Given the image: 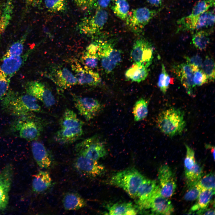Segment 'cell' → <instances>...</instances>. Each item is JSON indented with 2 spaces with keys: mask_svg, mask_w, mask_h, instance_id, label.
I'll return each instance as SVG.
<instances>
[{
  "mask_svg": "<svg viewBox=\"0 0 215 215\" xmlns=\"http://www.w3.org/2000/svg\"><path fill=\"white\" fill-rule=\"evenodd\" d=\"M1 100L2 109L15 116L20 117L42 111L38 100L26 92L19 93L9 89Z\"/></svg>",
  "mask_w": 215,
  "mask_h": 215,
  "instance_id": "obj_1",
  "label": "cell"
},
{
  "mask_svg": "<svg viewBox=\"0 0 215 215\" xmlns=\"http://www.w3.org/2000/svg\"><path fill=\"white\" fill-rule=\"evenodd\" d=\"M156 123L161 132L171 137L181 134L186 125L184 112L174 108L161 111L158 116Z\"/></svg>",
  "mask_w": 215,
  "mask_h": 215,
  "instance_id": "obj_2",
  "label": "cell"
},
{
  "mask_svg": "<svg viewBox=\"0 0 215 215\" xmlns=\"http://www.w3.org/2000/svg\"><path fill=\"white\" fill-rule=\"evenodd\" d=\"M145 179L136 170L129 168L115 174L110 182L112 185L123 189L132 197H135L139 186Z\"/></svg>",
  "mask_w": 215,
  "mask_h": 215,
  "instance_id": "obj_3",
  "label": "cell"
},
{
  "mask_svg": "<svg viewBox=\"0 0 215 215\" xmlns=\"http://www.w3.org/2000/svg\"><path fill=\"white\" fill-rule=\"evenodd\" d=\"M19 117L12 124L11 130L21 138L36 140L41 135L42 130L39 121L32 113Z\"/></svg>",
  "mask_w": 215,
  "mask_h": 215,
  "instance_id": "obj_4",
  "label": "cell"
},
{
  "mask_svg": "<svg viewBox=\"0 0 215 215\" xmlns=\"http://www.w3.org/2000/svg\"><path fill=\"white\" fill-rule=\"evenodd\" d=\"M215 16L214 10H208L197 16L190 15L183 17L177 22V33L180 31L198 30L214 26Z\"/></svg>",
  "mask_w": 215,
  "mask_h": 215,
  "instance_id": "obj_5",
  "label": "cell"
},
{
  "mask_svg": "<svg viewBox=\"0 0 215 215\" xmlns=\"http://www.w3.org/2000/svg\"><path fill=\"white\" fill-rule=\"evenodd\" d=\"M75 148L77 155L96 161L104 157L107 153L104 142L96 136L84 139Z\"/></svg>",
  "mask_w": 215,
  "mask_h": 215,
  "instance_id": "obj_6",
  "label": "cell"
},
{
  "mask_svg": "<svg viewBox=\"0 0 215 215\" xmlns=\"http://www.w3.org/2000/svg\"><path fill=\"white\" fill-rule=\"evenodd\" d=\"M161 10H150L146 7L132 9L129 11L126 19V24L131 31L139 34Z\"/></svg>",
  "mask_w": 215,
  "mask_h": 215,
  "instance_id": "obj_7",
  "label": "cell"
},
{
  "mask_svg": "<svg viewBox=\"0 0 215 215\" xmlns=\"http://www.w3.org/2000/svg\"><path fill=\"white\" fill-rule=\"evenodd\" d=\"M108 18V13L104 9H97L93 15L82 18L77 28L82 34L90 36L95 35L102 29Z\"/></svg>",
  "mask_w": 215,
  "mask_h": 215,
  "instance_id": "obj_8",
  "label": "cell"
},
{
  "mask_svg": "<svg viewBox=\"0 0 215 215\" xmlns=\"http://www.w3.org/2000/svg\"><path fill=\"white\" fill-rule=\"evenodd\" d=\"M97 43V54L101 65L106 72L110 73L121 62V52L107 42L99 41Z\"/></svg>",
  "mask_w": 215,
  "mask_h": 215,
  "instance_id": "obj_9",
  "label": "cell"
},
{
  "mask_svg": "<svg viewBox=\"0 0 215 215\" xmlns=\"http://www.w3.org/2000/svg\"><path fill=\"white\" fill-rule=\"evenodd\" d=\"M44 75L62 89H67L77 84L74 75L67 67L62 65L50 67Z\"/></svg>",
  "mask_w": 215,
  "mask_h": 215,
  "instance_id": "obj_10",
  "label": "cell"
},
{
  "mask_svg": "<svg viewBox=\"0 0 215 215\" xmlns=\"http://www.w3.org/2000/svg\"><path fill=\"white\" fill-rule=\"evenodd\" d=\"M72 96L75 108L79 113L87 121L94 118L102 109L101 104L94 98L74 95Z\"/></svg>",
  "mask_w": 215,
  "mask_h": 215,
  "instance_id": "obj_11",
  "label": "cell"
},
{
  "mask_svg": "<svg viewBox=\"0 0 215 215\" xmlns=\"http://www.w3.org/2000/svg\"><path fill=\"white\" fill-rule=\"evenodd\" d=\"M153 49L150 42L145 38L137 39L132 49L130 56L134 63L148 67L153 59Z\"/></svg>",
  "mask_w": 215,
  "mask_h": 215,
  "instance_id": "obj_12",
  "label": "cell"
},
{
  "mask_svg": "<svg viewBox=\"0 0 215 215\" xmlns=\"http://www.w3.org/2000/svg\"><path fill=\"white\" fill-rule=\"evenodd\" d=\"M24 88L26 93L41 101L47 108L53 106L56 103L55 98L51 91L41 82H28L25 84Z\"/></svg>",
  "mask_w": 215,
  "mask_h": 215,
  "instance_id": "obj_13",
  "label": "cell"
},
{
  "mask_svg": "<svg viewBox=\"0 0 215 215\" xmlns=\"http://www.w3.org/2000/svg\"><path fill=\"white\" fill-rule=\"evenodd\" d=\"M70 62V66L74 72L77 84L81 85L95 86L100 83L101 79L97 72L82 65L76 60H72Z\"/></svg>",
  "mask_w": 215,
  "mask_h": 215,
  "instance_id": "obj_14",
  "label": "cell"
},
{
  "mask_svg": "<svg viewBox=\"0 0 215 215\" xmlns=\"http://www.w3.org/2000/svg\"><path fill=\"white\" fill-rule=\"evenodd\" d=\"M158 178L160 194L167 198L172 197L175 191L176 185L171 170L168 165H164L160 167Z\"/></svg>",
  "mask_w": 215,
  "mask_h": 215,
  "instance_id": "obj_15",
  "label": "cell"
},
{
  "mask_svg": "<svg viewBox=\"0 0 215 215\" xmlns=\"http://www.w3.org/2000/svg\"><path fill=\"white\" fill-rule=\"evenodd\" d=\"M13 175V167L11 165H6L0 170V212L6 208L8 203Z\"/></svg>",
  "mask_w": 215,
  "mask_h": 215,
  "instance_id": "obj_16",
  "label": "cell"
},
{
  "mask_svg": "<svg viewBox=\"0 0 215 215\" xmlns=\"http://www.w3.org/2000/svg\"><path fill=\"white\" fill-rule=\"evenodd\" d=\"M159 187L156 181L145 179L141 183L137 191L135 198L137 203L141 210L150 208L151 198Z\"/></svg>",
  "mask_w": 215,
  "mask_h": 215,
  "instance_id": "obj_17",
  "label": "cell"
},
{
  "mask_svg": "<svg viewBox=\"0 0 215 215\" xmlns=\"http://www.w3.org/2000/svg\"><path fill=\"white\" fill-rule=\"evenodd\" d=\"M77 156L74 162V166L80 173L85 175L96 177L104 172V167L97 161Z\"/></svg>",
  "mask_w": 215,
  "mask_h": 215,
  "instance_id": "obj_18",
  "label": "cell"
},
{
  "mask_svg": "<svg viewBox=\"0 0 215 215\" xmlns=\"http://www.w3.org/2000/svg\"><path fill=\"white\" fill-rule=\"evenodd\" d=\"M198 68L187 63H182L175 66L174 71L181 84L190 95H194V89L196 87L193 81L194 71Z\"/></svg>",
  "mask_w": 215,
  "mask_h": 215,
  "instance_id": "obj_19",
  "label": "cell"
},
{
  "mask_svg": "<svg viewBox=\"0 0 215 215\" xmlns=\"http://www.w3.org/2000/svg\"><path fill=\"white\" fill-rule=\"evenodd\" d=\"M28 54L2 58L0 71L7 78L12 77L20 69L26 59Z\"/></svg>",
  "mask_w": 215,
  "mask_h": 215,
  "instance_id": "obj_20",
  "label": "cell"
},
{
  "mask_svg": "<svg viewBox=\"0 0 215 215\" xmlns=\"http://www.w3.org/2000/svg\"><path fill=\"white\" fill-rule=\"evenodd\" d=\"M150 208L152 213L158 214L170 215L174 211L171 201L159 193V186L151 198Z\"/></svg>",
  "mask_w": 215,
  "mask_h": 215,
  "instance_id": "obj_21",
  "label": "cell"
},
{
  "mask_svg": "<svg viewBox=\"0 0 215 215\" xmlns=\"http://www.w3.org/2000/svg\"><path fill=\"white\" fill-rule=\"evenodd\" d=\"M31 148L33 158L40 168L47 169L51 166L52 159L43 144L39 141H33L31 143Z\"/></svg>",
  "mask_w": 215,
  "mask_h": 215,
  "instance_id": "obj_22",
  "label": "cell"
},
{
  "mask_svg": "<svg viewBox=\"0 0 215 215\" xmlns=\"http://www.w3.org/2000/svg\"><path fill=\"white\" fill-rule=\"evenodd\" d=\"M83 133L82 127L60 128L56 133L54 138L59 143L68 144L78 140Z\"/></svg>",
  "mask_w": 215,
  "mask_h": 215,
  "instance_id": "obj_23",
  "label": "cell"
},
{
  "mask_svg": "<svg viewBox=\"0 0 215 215\" xmlns=\"http://www.w3.org/2000/svg\"><path fill=\"white\" fill-rule=\"evenodd\" d=\"M52 184V179L49 173L45 171H40L33 177L32 188L34 192L40 193L47 190Z\"/></svg>",
  "mask_w": 215,
  "mask_h": 215,
  "instance_id": "obj_24",
  "label": "cell"
},
{
  "mask_svg": "<svg viewBox=\"0 0 215 215\" xmlns=\"http://www.w3.org/2000/svg\"><path fill=\"white\" fill-rule=\"evenodd\" d=\"M14 9L12 0H7L0 4V41L12 19Z\"/></svg>",
  "mask_w": 215,
  "mask_h": 215,
  "instance_id": "obj_25",
  "label": "cell"
},
{
  "mask_svg": "<svg viewBox=\"0 0 215 215\" xmlns=\"http://www.w3.org/2000/svg\"><path fill=\"white\" fill-rule=\"evenodd\" d=\"M62 202L67 210H76L87 205L85 200L79 194L74 192H68L63 196Z\"/></svg>",
  "mask_w": 215,
  "mask_h": 215,
  "instance_id": "obj_26",
  "label": "cell"
},
{
  "mask_svg": "<svg viewBox=\"0 0 215 215\" xmlns=\"http://www.w3.org/2000/svg\"><path fill=\"white\" fill-rule=\"evenodd\" d=\"M99 58L97 54V45L95 42L91 44L83 53L81 60L83 65L90 68L97 66Z\"/></svg>",
  "mask_w": 215,
  "mask_h": 215,
  "instance_id": "obj_27",
  "label": "cell"
},
{
  "mask_svg": "<svg viewBox=\"0 0 215 215\" xmlns=\"http://www.w3.org/2000/svg\"><path fill=\"white\" fill-rule=\"evenodd\" d=\"M84 122L73 110L66 109L60 120V128L82 127Z\"/></svg>",
  "mask_w": 215,
  "mask_h": 215,
  "instance_id": "obj_28",
  "label": "cell"
},
{
  "mask_svg": "<svg viewBox=\"0 0 215 215\" xmlns=\"http://www.w3.org/2000/svg\"><path fill=\"white\" fill-rule=\"evenodd\" d=\"M145 66L134 63L125 73L126 78L132 81L139 82L144 80L147 77L148 72Z\"/></svg>",
  "mask_w": 215,
  "mask_h": 215,
  "instance_id": "obj_29",
  "label": "cell"
},
{
  "mask_svg": "<svg viewBox=\"0 0 215 215\" xmlns=\"http://www.w3.org/2000/svg\"><path fill=\"white\" fill-rule=\"evenodd\" d=\"M108 210L110 215H134L138 213L136 208L130 202L114 204L108 207Z\"/></svg>",
  "mask_w": 215,
  "mask_h": 215,
  "instance_id": "obj_30",
  "label": "cell"
},
{
  "mask_svg": "<svg viewBox=\"0 0 215 215\" xmlns=\"http://www.w3.org/2000/svg\"><path fill=\"white\" fill-rule=\"evenodd\" d=\"M211 32V30H196L193 35L192 43L196 49L202 50L206 48L210 43Z\"/></svg>",
  "mask_w": 215,
  "mask_h": 215,
  "instance_id": "obj_31",
  "label": "cell"
},
{
  "mask_svg": "<svg viewBox=\"0 0 215 215\" xmlns=\"http://www.w3.org/2000/svg\"><path fill=\"white\" fill-rule=\"evenodd\" d=\"M214 194L215 190H202L197 199V202L191 207V211H197L207 208Z\"/></svg>",
  "mask_w": 215,
  "mask_h": 215,
  "instance_id": "obj_32",
  "label": "cell"
},
{
  "mask_svg": "<svg viewBox=\"0 0 215 215\" xmlns=\"http://www.w3.org/2000/svg\"><path fill=\"white\" fill-rule=\"evenodd\" d=\"M148 102L141 98L135 103L133 109L134 120L136 122L141 121L145 118L148 113Z\"/></svg>",
  "mask_w": 215,
  "mask_h": 215,
  "instance_id": "obj_33",
  "label": "cell"
},
{
  "mask_svg": "<svg viewBox=\"0 0 215 215\" xmlns=\"http://www.w3.org/2000/svg\"><path fill=\"white\" fill-rule=\"evenodd\" d=\"M112 10L120 19L125 20L129 12V5L126 0H112Z\"/></svg>",
  "mask_w": 215,
  "mask_h": 215,
  "instance_id": "obj_34",
  "label": "cell"
},
{
  "mask_svg": "<svg viewBox=\"0 0 215 215\" xmlns=\"http://www.w3.org/2000/svg\"><path fill=\"white\" fill-rule=\"evenodd\" d=\"M48 11L54 13H62L67 10V0H42Z\"/></svg>",
  "mask_w": 215,
  "mask_h": 215,
  "instance_id": "obj_35",
  "label": "cell"
},
{
  "mask_svg": "<svg viewBox=\"0 0 215 215\" xmlns=\"http://www.w3.org/2000/svg\"><path fill=\"white\" fill-rule=\"evenodd\" d=\"M26 35L12 44L8 48L2 58L10 56H19L22 54Z\"/></svg>",
  "mask_w": 215,
  "mask_h": 215,
  "instance_id": "obj_36",
  "label": "cell"
},
{
  "mask_svg": "<svg viewBox=\"0 0 215 215\" xmlns=\"http://www.w3.org/2000/svg\"><path fill=\"white\" fill-rule=\"evenodd\" d=\"M185 174L188 180V184L196 183L203 175V168L196 162L191 169L185 171Z\"/></svg>",
  "mask_w": 215,
  "mask_h": 215,
  "instance_id": "obj_37",
  "label": "cell"
},
{
  "mask_svg": "<svg viewBox=\"0 0 215 215\" xmlns=\"http://www.w3.org/2000/svg\"><path fill=\"white\" fill-rule=\"evenodd\" d=\"M201 67V69L207 76L208 81H214L215 79V62L213 59L209 56H206Z\"/></svg>",
  "mask_w": 215,
  "mask_h": 215,
  "instance_id": "obj_38",
  "label": "cell"
},
{
  "mask_svg": "<svg viewBox=\"0 0 215 215\" xmlns=\"http://www.w3.org/2000/svg\"><path fill=\"white\" fill-rule=\"evenodd\" d=\"M215 6V0H200L193 7L190 15L197 16L208 11Z\"/></svg>",
  "mask_w": 215,
  "mask_h": 215,
  "instance_id": "obj_39",
  "label": "cell"
},
{
  "mask_svg": "<svg viewBox=\"0 0 215 215\" xmlns=\"http://www.w3.org/2000/svg\"><path fill=\"white\" fill-rule=\"evenodd\" d=\"M171 79L166 71L165 66L162 64L161 71L159 77L157 85L163 93L165 94L167 90Z\"/></svg>",
  "mask_w": 215,
  "mask_h": 215,
  "instance_id": "obj_40",
  "label": "cell"
},
{
  "mask_svg": "<svg viewBox=\"0 0 215 215\" xmlns=\"http://www.w3.org/2000/svg\"><path fill=\"white\" fill-rule=\"evenodd\" d=\"M197 184L202 190H215L214 173L210 172L204 176L203 175L197 182Z\"/></svg>",
  "mask_w": 215,
  "mask_h": 215,
  "instance_id": "obj_41",
  "label": "cell"
},
{
  "mask_svg": "<svg viewBox=\"0 0 215 215\" xmlns=\"http://www.w3.org/2000/svg\"><path fill=\"white\" fill-rule=\"evenodd\" d=\"M188 184L189 188L184 195V199L186 201H194L197 199L202 190L197 182Z\"/></svg>",
  "mask_w": 215,
  "mask_h": 215,
  "instance_id": "obj_42",
  "label": "cell"
},
{
  "mask_svg": "<svg viewBox=\"0 0 215 215\" xmlns=\"http://www.w3.org/2000/svg\"><path fill=\"white\" fill-rule=\"evenodd\" d=\"M186 150L185 157L184 159V165L185 171L191 169L194 165L196 161L194 150L186 144L185 145Z\"/></svg>",
  "mask_w": 215,
  "mask_h": 215,
  "instance_id": "obj_43",
  "label": "cell"
},
{
  "mask_svg": "<svg viewBox=\"0 0 215 215\" xmlns=\"http://www.w3.org/2000/svg\"><path fill=\"white\" fill-rule=\"evenodd\" d=\"M193 80L196 86H202L209 81L207 76L200 68L194 71Z\"/></svg>",
  "mask_w": 215,
  "mask_h": 215,
  "instance_id": "obj_44",
  "label": "cell"
},
{
  "mask_svg": "<svg viewBox=\"0 0 215 215\" xmlns=\"http://www.w3.org/2000/svg\"><path fill=\"white\" fill-rule=\"evenodd\" d=\"M10 80L0 71V99L5 95L9 89Z\"/></svg>",
  "mask_w": 215,
  "mask_h": 215,
  "instance_id": "obj_45",
  "label": "cell"
},
{
  "mask_svg": "<svg viewBox=\"0 0 215 215\" xmlns=\"http://www.w3.org/2000/svg\"><path fill=\"white\" fill-rule=\"evenodd\" d=\"M184 58L187 63L199 68L201 67L202 63V59L199 55H196L190 57L185 56Z\"/></svg>",
  "mask_w": 215,
  "mask_h": 215,
  "instance_id": "obj_46",
  "label": "cell"
},
{
  "mask_svg": "<svg viewBox=\"0 0 215 215\" xmlns=\"http://www.w3.org/2000/svg\"><path fill=\"white\" fill-rule=\"evenodd\" d=\"M77 7L85 10L93 7L94 0H73Z\"/></svg>",
  "mask_w": 215,
  "mask_h": 215,
  "instance_id": "obj_47",
  "label": "cell"
},
{
  "mask_svg": "<svg viewBox=\"0 0 215 215\" xmlns=\"http://www.w3.org/2000/svg\"><path fill=\"white\" fill-rule=\"evenodd\" d=\"M112 0H94L93 7L97 9H104L109 4Z\"/></svg>",
  "mask_w": 215,
  "mask_h": 215,
  "instance_id": "obj_48",
  "label": "cell"
},
{
  "mask_svg": "<svg viewBox=\"0 0 215 215\" xmlns=\"http://www.w3.org/2000/svg\"><path fill=\"white\" fill-rule=\"evenodd\" d=\"M196 214L199 215H215V211L214 209L211 208H205L200 209L196 212Z\"/></svg>",
  "mask_w": 215,
  "mask_h": 215,
  "instance_id": "obj_49",
  "label": "cell"
},
{
  "mask_svg": "<svg viewBox=\"0 0 215 215\" xmlns=\"http://www.w3.org/2000/svg\"><path fill=\"white\" fill-rule=\"evenodd\" d=\"M42 2V0H26V5L29 7L37 6Z\"/></svg>",
  "mask_w": 215,
  "mask_h": 215,
  "instance_id": "obj_50",
  "label": "cell"
},
{
  "mask_svg": "<svg viewBox=\"0 0 215 215\" xmlns=\"http://www.w3.org/2000/svg\"><path fill=\"white\" fill-rule=\"evenodd\" d=\"M148 2L155 6H159L162 4L163 0H147Z\"/></svg>",
  "mask_w": 215,
  "mask_h": 215,
  "instance_id": "obj_51",
  "label": "cell"
},
{
  "mask_svg": "<svg viewBox=\"0 0 215 215\" xmlns=\"http://www.w3.org/2000/svg\"><path fill=\"white\" fill-rule=\"evenodd\" d=\"M205 148H206L211 149V152L213 155L214 159L215 160V147L210 144H206L205 145Z\"/></svg>",
  "mask_w": 215,
  "mask_h": 215,
  "instance_id": "obj_52",
  "label": "cell"
}]
</instances>
